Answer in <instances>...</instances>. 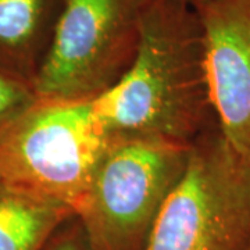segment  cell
Returning <instances> with one entry per match:
<instances>
[{
	"instance_id": "obj_11",
	"label": "cell",
	"mask_w": 250,
	"mask_h": 250,
	"mask_svg": "<svg viewBox=\"0 0 250 250\" xmlns=\"http://www.w3.org/2000/svg\"><path fill=\"white\" fill-rule=\"evenodd\" d=\"M245 250H250V241H249V243H248V246H246V249Z\"/></svg>"
},
{
	"instance_id": "obj_5",
	"label": "cell",
	"mask_w": 250,
	"mask_h": 250,
	"mask_svg": "<svg viewBox=\"0 0 250 250\" xmlns=\"http://www.w3.org/2000/svg\"><path fill=\"white\" fill-rule=\"evenodd\" d=\"M153 0H62L53 39L36 77V96L85 102L124 77Z\"/></svg>"
},
{
	"instance_id": "obj_6",
	"label": "cell",
	"mask_w": 250,
	"mask_h": 250,
	"mask_svg": "<svg viewBox=\"0 0 250 250\" xmlns=\"http://www.w3.org/2000/svg\"><path fill=\"white\" fill-rule=\"evenodd\" d=\"M203 32L211 106L224 138L250 159V0H190Z\"/></svg>"
},
{
	"instance_id": "obj_1",
	"label": "cell",
	"mask_w": 250,
	"mask_h": 250,
	"mask_svg": "<svg viewBox=\"0 0 250 250\" xmlns=\"http://www.w3.org/2000/svg\"><path fill=\"white\" fill-rule=\"evenodd\" d=\"M92 104L110 134L149 135L188 146L217 123L203 32L188 0H153L131 67Z\"/></svg>"
},
{
	"instance_id": "obj_2",
	"label": "cell",
	"mask_w": 250,
	"mask_h": 250,
	"mask_svg": "<svg viewBox=\"0 0 250 250\" xmlns=\"http://www.w3.org/2000/svg\"><path fill=\"white\" fill-rule=\"evenodd\" d=\"M113 134L92 100H36L0 131V184L75 214Z\"/></svg>"
},
{
	"instance_id": "obj_7",
	"label": "cell",
	"mask_w": 250,
	"mask_h": 250,
	"mask_svg": "<svg viewBox=\"0 0 250 250\" xmlns=\"http://www.w3.org/2000/svg\"><path fill=\"white\" fill-rule=\"evenodd\" d=\"M62 0H0V72L34 89Z\"/></svg>"
},
{
	"instance_id": "obj_3",
	"label": "cell",
	"mask_w": 250,
	"mask_h": 250,
	"mask_svg": "<svg viewBox=\"0 0 250 250\" xmlns=\"http://www.w3.org/2000/svg\"><path fill=\"white\" fill-rule=\"evenodd\" d=\"M190 146L149 135H113L75 210L96 249L146 250L187 170Z\"/></svg>"
},
{
	"instance_id": "obj_9",
	"label": "cell",
	"mask_w": 250,
	"mask_h": 250,
	"mask_svg": "<svg viewBox=\"0 0 250 250\" xmlns=\"http://www.w3.org/2000/svg\"><path fill=\"white\" fill-rule=\"evenodd\" d=\"M35 100V90L29 85L0 72V131L25 111Z\"/></svg>"
},
{
	"instance_id": "obj_8",
	"label": "cell",
	"mask_w": 250,
	"mask_h": 250,
	"mask_svg": "<svg viewBox=\"0 0 250 250\" xmlns=\"http://www.w3.org/2000/svg\"><path fill=\"white\" fill-rule=\"evenodd\" d=\"M74 215L0 184V250H43L56 229Z\"/></svg>"
},
{
	"instance_id": "obj_12",
	"label": "cell",
	"mask_w": 250,
	"mask_h": 250,
	"mask_svg": "<svg viewBox=\"0 0 250 250\" xmlns=\"http://www.w3.org/2000/svg\"><path fill=\"white\" fill-rule=\"evenodd\" d=\"M188 1H189V3H190V0H188Z\"/></svg>"
},
{
	"instance_id": "obj_10",
	"label": "cell",
	"mask_w": 250,
	"mask_h": 250,
	"mask_svg": "<svg viewBox=\"0 0 250 250\" xmlns=\"http://www.w3.org/2000/svg\"><path fill=\"white\" fill-rule=\"evenodd\" d=\"M43 250H98L89 238L85 227L77 215L68 220L56 229L52 238L46 243Z\"/></svg>"
},
{
	"instance_id": "obj_4",
	"label": "cell",
	"mask_w": 250,
	"mask_h": 250,
	"mask_svg": "<svg viewBox=\"0 0 250 250\" xmlns=\"http://www.w3.org/2000/svg\"><path fill=\"white\" fill-rule=\"evenodd\" d=\"M250 241V159L214 123L190 146L146 250H245Z\"/></svg>"
}]
</instances>
